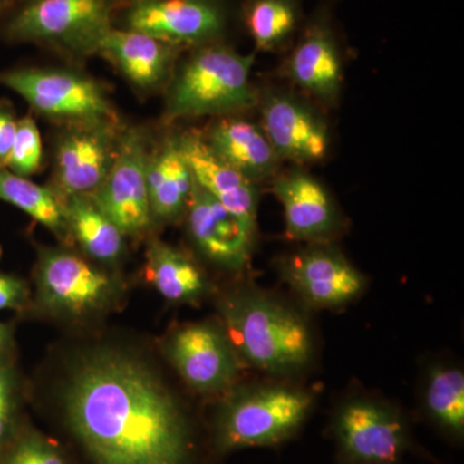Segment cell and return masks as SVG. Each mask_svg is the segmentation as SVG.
<instances>
[{"mask_svg": "<svg viewBox=\"0 0 464 464\" xmlns=\"http://www.w3.org/2000/svg\"><path fill=\"white\" fill-rule=\"evenodd\" d=\"M413 417L449 447H464V369L459 360L447 353L420 360Z\"/></svg>", "mask_w": 464, "mask_h": 464, "instance_id": "obj_13", "label": "cell"}, {"mask_svg": "<svg viewBox=\"0 0 464 464\" xmlns=\"http://www.w3.org/2000/svg\"><path fill=\"white\" fill-rule=\"evenodd\" d=\"M148 188L154 221L170 224L185 216L194 179L177 140L164 142L149 155Z\"/></svg>", "mask_w": 464, "mask_h": 464, "instance_id": "obj_23", "label": "cell"}, {"mask_svg": "<svg viewBox=\"0 0 464 464\" xmlns=\"http://www.w3.org/2000/svg\"><path fill=\"white\" fill-rule=\"evenodd\" d=\"M0 200L18 208L36 222L63 237L67 232L65 215L56 192L0 168Z\"/></svg>", "mask_w": 464, "mask_h": 464, "instance_id": "obj_25", "label": "cell"}, {"mask_svg": "<svg viewBox=\"0 0 464 464\" xmlns=\"http://www.w3.org/2000/svg\"><path fill=\"white\" fill-rule=\"evenodd\" d=\"M110 0H25L9 20V38L97 53L112 29Z\"/></svg>", "mask_w": 464, "mask_h": 464, "instance_id": "obj_8", "label": "cell"}, {"mask_svg": "<svg viewBox=\"0 0 464 464\" xmlns=\"http://www.w3.org/2000/svg\"><path fill=\"white\" fill-rule=\"evenodd\" d=\"M14 426V387L11 372L0 364V453L11 441Z\"/></svg>", "mask_w": 464, "mask_h": 464, "instance_id": "obj_29", "label": "cell"}, {"mask_svg": "<svg viewBox=\"0 0 464 464\" xmlns=\"http://www.w3.org/2000/svg\"><path fill=\"white\" fill-rule=\"evenodd\" d=\"M35 277L42 307L52 315L69 319L106 313L123 293L115 275L63 249L43 250Z\"/></svg>", "mask_w": 464, "mask_h": 464, "instance_id": "obj_7", "label": "cell"}, {"mask_svg": "<svg viewBox=\"0 0 464 464\" xmlns=\"http://www.w3.org/2000/svg\"><path fill=\"white\" fill-rule=\"evenodd\" d=\"M252 54L219 44L199 48L183 63L168 97L170 119L230 114L257 102Z\"/></svg>", "mask_w": 464, "mask_h": 464, "instance_id": "obj_5", "label": "cell"}, {"mask_svg": "<svg viewBox=\"0 0 464 464\" xmlns=\"http://www.w3.org/2000/svg\"><path fill=\"white\" fill-rule=\"evenodd\" d=\"M177 143L195 185L244 222L257 227L259 198L256 182L222 160L199 134H183Z\"/></svg>", "mask_w": 464, "mask_h": 464, "instance_id": "obj_18", "label": "cell"}, {"mask_svg": "<svg viewBox=\"0 0 464 464\" xmlns=\"http://www.w3.org/2000/svg\"><path fill=\"white\" fill-rule=\"evenodd\" d=\"M273 192L283 208L286 237L298 243H334L346 219L323 183L299 170L277 176Z\"/></svg>", "mask_w": 464, "mask_h": 464, "instance_id": "obj_14", "label": "cell"}, {"mask_svg": "<svg viewBox=\"0 0 464 464\" xmlns=\"http://www.w3.org/2000/svg\"><path fill=\"white\" fill-rule=\"evenodd\" d=\"M206 141L222 160L255 182L273 177L282 160L261 125L246 119L217 121Z\"/></svg>", "mask_w": 464, "mask_h": 464, "instance_id": "obj_20", "label": "cell"}, {"mask_svg": "<svg viewBox=\"0 0 464 464\" xmlns=\"http://www.w3.org/2000/svg\"><path fill=\"white\" fill-rule=\"evenodd\" d=\"M3 464H72L53 440L36 430H26L12 440Z\"/></svg>", "mask_w": 464, "mask_h": 464, "instance_id": "obj_27", "label": "cell"}, {"mask_svg": "<svg viewBox=\"0 0 464 464\" xmlns=\"http://www.w3.org/2000/svg\"><path fill=\"white\" fill-rule=\"evenodd\" d=\"M7 2H8V0H0V8H2L3 5H5V3H7Z\"/></svg>", "mask_w": 464, "mask_h": 464, "instance_id": "obj_33", "label": "cell"}, {"mask_svg": "<svg viewBox=\"0 0 464 464\" xmlns=\"http://www.w3.org/2000/svg\"><path fill=\"white\" fill-rule=\"evenodd\" d=\"M127 27L173 45L206 44L221 34L222 9L215 0H137Z\"/></svg>", "mask_w": 464, "mask_h": 464, "instance_id": "obj_16", "label": "cell"}, {"mask_svg": "<svg viewBox=\"0 0 464 464\" xmlns=\"http://www.w3.org/2000/svg\"><path fill=\"white\" fill-rule=\"evenodd\" d=\"M60 418L87 464H213L198 420L143 360L114 348L82 356L61 389Z\"/></svg>", "mask_w": 464, "mask_h": 464, "instance_id": "obj_1", "label": "cell"}, {"mask_svg": "<svg viewBox=\"0 0 464 464\" xmlns=\"http://www.w3.org/2000/svg\"><path fill=\"white\" fill-rule=\"evenodd\" d=\"M261 127L282 160L316 163L328 154V127L319 115L290 94L276 93L265 101Z\"/></svg>", "mask_w": 464, "mask_h": 464, "instance_id": "obj_17", "label": "cell"}, {"mask_svg": "<svg viewBox=\"0 0 464 464\" xmlns=\"http://www.w3.org/2000/svg\"><path fill=\"white\" fill-rule=\"evenodd\" d=\"M0 84L16 92L43 115L74 123H115V112L105 93L83 75L60 70H11L0 72Z\"/></svg>", "mask_w": 464, "mask_h": 464, "instance_id": "obj_10", "label": "cell"}, {"mask_svg": "<svg viewBox=\"0 0 464 464\" xmlns=\"http://www.w3.org/2000/svg\"><path fill=\"white\" fill-rule=\"evenodd\" d=\"M0 255H2V252H0Z\"/></svg>", "mask_w": 464, "mask_h": 464, "instance_id": "obj_34", "label": "cell"}, {"mask_svg": "<svg viewBox=\"0 0 464 464\" xmlns=\"http://www.w3.org/2000/svg\"><path fill=\"white\" fill-rule=\"evenodd\" d=\"M217 319L248 371L308 380L320 362L315 314L283 290L237 277L216 293Z\"/></svg>", "mask_w": 464, "mask_h": 464, "instance_id": "obj_2", "label": "cell"}, {"mask_svg": "<svg viewBox=\"0 0 464 464\" xmlns=\"http://www.w3.org/2000/svg\"><path fill=\"white\" fill-rule=\"evenodd\" d=\"M163 351L183 383L203 398H218L248 372L217 317L179 325Z\"/></svg>", "mask_w": 464, "mask_h": 464, "instance_id": "obj_9", "label": "cell"}, {"mask_svg": "<svg viewBox=\"0 0 464 464\" xmlns=\"http://www.w3.org/2000/svg\"><path fill=\"white\" fill-rule=\"evenodd\" d=\"M149 155L139 133L125 134L105 179L90 195L124 237L141 235L154 222L149 199Z\"/></svg>", "mask_w": 464, "mask_h": 464, "instance_id": "obj_12", "label": "cell"}, {"mask_svg": "<svg viewBox=\"0 0 464 464\" xmlns=\"http://www.w3.org/2000/svg\"><path fill=\"white\" fill-rule=\"evenodd\" d=\"M16 130L17 119L14 111L7 106H0V168L7 167Z\"/></svg>", "mask_w": 464, "mask_h": 464, "instance_id": "obj_31", "label": "cell"}, {"mask_svg": "<svg viewBox=\"0 0 464 464\" xmlns=\"http://www.w3.org/2000/svg\"><path fill=\"white\" fill-rule=\"evenodd\" d=\"M43 155L42 137L32 116L17 121L16 136L9 154L7 169L29 179L41 168Z\"/></svg>", "mask_w": 464, "mask_h": 464, "instance_id": "obj_28", "label": "cell"}, {"mask_svg": "<svg viewBox=\"0 0 464 464\" xmlns=\"http://www.w3.org/2000/svg\"><path fill=\"white\" fill-rule=\"evenodd\" d=\"M146 274L161 297L172 304H198L216 293L204 268L190 256L164 241L154 240L150 244Z\"/></svg>", "mask_w": 464, "mask_h": 464, "instance_id": "obj_22", "label": "cell"}, {"mask_svg": "<svg viewBox=\"0 0 464 464\" xmlns=\"http://www.w3.org/2000/svg\"><path fill=\"white\" fill-rule=\"evenodd\" d=\"M9 343V331L7 326L0 324V353L5 350Z\"/></svg>", "mask_w": 464, "mask_h": 464, "instance_id": "obj_32", "label": "cell"}, {"mask_svg": "<svg viewBox=\"0 0 464 464\" xmlns=\"http://www.w3.org/2000/svg\"><path fill=\"white\" fill-rule=\"evenodd\" d=\"M320 393L307 380L244 377L215 399L204 420L213 462L246 449H279L295 441L315 414Z\"/></svg>", "mask_w": 464, "mask_h": 464, "instance_id": "obj_3", "label": "cell"}, {"mask_svg": "<svg viewBox=\"0 0 464 464\" xmlns=\"http://www.w3.org/2000/svg\"><path fill=\"white\" fill-rule=\"evenodd\" d=\"M290 78L301 90L324 101L334 100L342 84L340 52L323 25L308 27L289 58Z\"/></svg>", "mask_w": 464, "mask_h": 464, "instance_id": "obj_21", "label": "cell"}, {"mask_svg": "<svg viewBox=\"0 0 464 464\" xmlns=\"http://www.w3.org/2000/svg\"><path fill=\"white\" fill-rule=\"evenodd\" d=\"M274 267L290 297L313 314L343 310L369 289L368 276L334 243L304 244Z\"/></svg>", "mask_w": 464, "mask_h": 464, "instance_id": "obj_6", "label": "cell"}, {"mask_svg": "<svg viewBox=\"0 0 464 464\" xmlns=\"http://www.w3.org/2000/svg\"><path fill=\"white\" fill-rule=\"evenodd\" d=\"M413 413L360 382L333 399L324 435L334 449V464H406L411 456L440 460L417 441Z\"/></svg>", "mask_w": 464, "mask_h": 464, "instance_id": "obj_4", "label": "cell"}, {"mask_svg": "<svg viewBox=\"0 0 464 464\" xmlns=\"http://www.w3.org/2000/svg\"><path fill=\"white\" fill-rule=\"evenodd\" d=\"M244 20L258 50H276L288 41L297 26V2L248 0L244 7Z\"/></svg>", "mask_w": 464, "mask_h": 464, "instance_id": "obj_26", "label": "cell"}, {"mask_svg": "<svg viewBox=\"0 0 464 464\" xmlns=\"http://www.w3.org/2000/svg\"><path fill=\"white\" fill-rule=\"evenodd\" d=\"M177 48L148 34L112 27L101 41L97 53L114 63L130 83L151 90L166 78Z\"/></svg>", "mask_w": 464, "mask_h": 464, "instance_id": "obj_19", "label": "cell"}, {"mask_svg": "<svg viewBox=\"0 0 464 464\" xmlns=\"http://www.w3.org/2000/svg\"><path fill=\"white\" fill-rule=\"evenodd\" d=\"M25 283L17 277L0 274V311L20 307L26 301Z\"/></svg>", "mask_w": 464, "mask_h": 464, "instance_id": "obj_30", "label": "cell"}, {"mask_svg": "<svg viewBox=\"0 0 464 464\" xmlns=\"http://www.w3.org/2000/svg\"><path fill=\"white\" fill-rule=\"evenodd\" d=\"M67 232L88 257L115 264L124 250L123 232L116 227L90 195H72L63 201Z\"/></svg>", "mask_w": 464, "mask_h": 464, "instance_id": "obj_24", "label": "cell"}, {"mask_svg": "<svg viewBox=\"0 0 464 464\" xmlns=\"http://www.w3.org/2000/svg\"><path fill=\"white\" fill-rule=\"evenodd\" d=\"M112 124L75 123L58 142L54 192L61 203L72 195H91L105 179L119 146Z\"/></svg>", "mask_w": 464, "mask_h": 464, "instance_id": "obj_15", "label": "cell"}, {"mask_svg": "<svg viewBox=\"0 0 464 464\" xmlns=\"http://www.w3.org/2000/svg\"><path fill=\"white\" fill-rule=\"evenodd\" d=\"M183 217L188 239L207 264L234 279L246 276L255 252L257 227L226 209L195 182Z\"/></svg>", "mask_w": 464, "mask_h": 464, "instance_id": "obj_11", "label": "cell"}]
</instances>
